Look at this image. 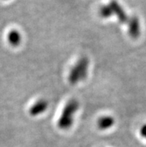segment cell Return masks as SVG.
I'll use <instances>...</instances> for the list:
<instances>
[{
	"label": "cell",
	"mask_w": 146,
	"mask_h": 147,
	"mask_svg": "<svg viewBox=\"0 0 146 147\" xmlns=\"http://www.w3.org/2000/svg\"><path fill=\"white\" fill-rule=\"evenodd\" d=\"M79 102L76 99H71L63 108V111L57 121V125L61 129L67 130L73 124L75 115L79 108Z\"/></svg>",
	"instance_id": "6da1fadb"
},
{
	"label": "cell",
	"mask_w": 146,
	"mask_h": 147,
	"mask_svg": "<svg viewBox=\"0 0 146 147\" xmlns=\"http://www.w3.org/2000/svg\"><path fill=\"white\" fill-rule=\"evenodd\" d=\"M21 34L16 30H12L8 34L7 39L9 43L13 46H18L21 42Z\"/></svg>",
	"instance_id": "52a82bcc"
},
{
	"label": "cell",
	"mask_w": 146,
	"mask_h": 147,
	"mask_svg": "<svg viewBox=\"0 0 146 147\" xmlns=\"http://www.w3.org/2000/svg\"><path fill=\"white\" fill-rule=\"evenodd\" d=\"M115 120L111 116H104L99 118L97 123L98 129L101 130H107L114 125Z\"/></svg>",
	"instance_id": "8992f818"
},
{
	"label": "cell",
	"mask_w": 146,
	"mask_h": 147,
	"mask_svg": "<svg viewBox=\"0 0 146 147\" xmlns=\"http://www.w3.org/2000/svg\"><path fill=\"white\" fill-rule=\"evenodd\" d=\"M128 33L133 38L139 37L141 33L140 22L137 17H133L130 19L128 22Z\"/></svg>",
	"instance_id": "5b68a950"
},
{
	"label": "cell",
	"mask_w": 146,
	"mask_h": 147,
	"mask_svg": "<svg viewBox=\"0 0 146 147\" xmlns=\"http://www.w3.org/2000/svg\"><path fill=\"white\" fill-rule=\"evenodd\" d=\"M89 60L86 57L80 58L69 73V82L72 84H76L87 77L89 69Z\"/></svg>",
	"instance_id": "7a4b0ae2"
},
{
	"label": "cell",
	"mask_w": 146,
	"mask_h": 147,
	"mask_svg": "<svg viewBox=\"0 0 146 147\" xmlns=\"http://www.w3.org/2000/svg\"><path fill=\"white\" fill-rule=\"evenodd\" d=\"M139 133H140L141 136L146 140V124H144L143 126L141 127L140 130H139Z\"/></svg>",
	"instance_id": "9c48e42d"
},
{
	"label": "cell",
	"mask_w": 146,
	"mask_h": 147,
	"mask_svg": "<svg viewBox=\"0 0 146 147\" xmlns=\"http://www.w3.org/2000/svg\"><path fill=\"white\" fill-rule=\"evenodd\" d=\"M109 5L110 6V7L113 10V14L116 16L119 22H122V23H127V24H128L131 18H128V17L125 13L123 8L121 7L120 5L116 1H112L109 4Z\"/></svg>",
	"instance_id": "3957f363"
},
{
	"label": "cell",
	"mask_w": 146,
	"mask_h": 147,
	"mask_svg": "<svg viewBox=\"0 0 146 147\" xmlns=\"http://www.w3.org/2000/svg\"><path fill=\"white\" fill-rule=\"evenodd\" d=\"M113 14V10L110 7V6L108 5H104L100 8V15L102 16L103 18H109Z\"/></svg>",
	"instance_id": "ba28073f"
},
{
	"label": "cell",
	"mask_w": 146,
	"mask_h": 147,
	"mask_svg": "<svg viewBox=\"0 0 146 147\" xmlns=\"http://www.w3.org/2000/svg\"><path fill=\"white\" fill-rule=\"evenodd\" d=\"M48 107V103L45 99H40L37 101L29 109V114L32 117L40 115L43 114Z\"/></svg>",
	"instance_id": "277c9868"
}]
</instances>
